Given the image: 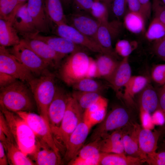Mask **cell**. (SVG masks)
I'll return each instance as SVG.
<instances>
[{
	"mask_svg": "<svg viewBox=\"0 0 165 165\" xmlns=\"http://www.w3.org/2000/svg\"><path fill=\"white\" fill-rule=\"evenodd\" d=\"M106 4H107L109 6H110V5L112 2L113 1V0H100Z\"/></svg>",
	"mask_w": 165,
	"mask_h": 165,
	"instance_id": "55",
	"label": "cell"
},
{
	"mask_svg": "<svg viewBox=\"0 0 165 165\" xmlns=\"http://www.w3.org/2000/svg\"><path fill=\"white\" fill-rule=\"evenodd\" d=\"M146 21L142 14L129 11L124 16L123 23L129 31L134 34H138L144 31Z\"/></svg>",
	"mask_w": 165,
	"mask_h": 165,
	"instance_id": "32",
	"label": "cell"
},
{
	"mask_svg": "<svg viewBox=\"0 0 165 165\" xmlns=\"http://www.w3.org/2000/svg\"><path fill=\"white\" fill-rule=\"evenodd\" d=\"M128 57H124L119 62L114 73L107 81L117 93L121 88L124 87L132 76Z\"/></svg>",
	"mask_w": 165,
	"mask_h": 165,
	"instance_id": "21",
	"label": "cell"
},
{
	"mask_svg": "<svg viewBox=\"0 0 165 165\" xmlns=\"http://www.w3.org/2000/svg\"><path fill=\"white\" fill-rule=\"evenodd\" d=\"M71 95L84 110L93 105L108 102L106 98L97 92L74 90Z\"/></svg>",
	"mask_w": 165,
	"mask_h": 165,
	"instance_id": "31",
	"label": "cell"
},
{
	"mask_svg": "<svg viewBox=\"0 0 165 165\" xmlns=\"http://www.w3.org/2000/svg\"><path fill=\"white\" fill-rule=\"evenodd\" d=\"M140 117L143 128L151 130L153 128L154 124L150 113L140 109Z\"/></svg>",
	"mask_w": 165,
	"mask_h": 165,
	"instance_id": "47",
	"label": "cell"
},
{
	"mask_svg": "<svg viewBox=\"0 0 165 165\" xmlns=\"http://www.w3.org/2000/svg\"><path fill=\"white\" fill-rule=\"evenodd\" d=\"M2 143L6 152L8 163L9 165H35L28 156L25 154L18 148L15 143L9 142Z\"/></svg>",
	"mask_w": 165,
	"mask_h": 165,
	"instance_id": "28",
	"label": "cell"
},
{
	"mask_svg": "<svg viewBox=\"0 0 165 165\" xmlns=\"http://www.w3.org/2000/svg\"><path fill=\"white\" fill-rule=\"evenodd\" d=\"M160 135L157 131L140 128L138 134L139 148L141 158L145 162L147 155L156 152Z\"/></svg>",
	"mask_w": 165,
	"mask_h": 165,
	"instance_id": "20",
	"label": "cell"
},
{
	"mask_svg": "<svg viewBox=\"0 0 165 165\" xmlns=\"http://www.w3.org/2000/svg\"><path fill=\"white\" fill-rule=\"evenodd\" d=\"M145 162L151 165H165V151L155 152L148 154Z\"/></svg>",
	"mask_w": 165,
	"mask_h": 165,
	"instance_id": "45",
	"label": "cell"
},
{
	"mask_svg": "<svg viewBox=\"0 0 165 165\" xmlns=\"http://www.w3.org/2000/svg\"><path fill=\"white\" fill-rule=\"evenodd\" d=\"M0 72L16 79L28 82L34 77L32 73L6 47L0 46Z\"/></svg>",
	"mask_w": 165,
	"mask_h": 165,
	"instance_id": "8",
	"label": "cell"
},
{
	"mask_svg": "<svg viewBox=\"0 0 165 165\" xmlns=\"http://www.w3.org/2000/svg\"><path fill=\"white\" fill-rule=\"evenodd\" d=\"M44 9L50 24H67L66 16L61 0H43Z\"/></svg>",
	"mask_w": 165,
	"mask_h": 165,
	"instance_id": "24",
	"label": "cell"
},
{
	"mask_svg": "<svg viewBox=\"0 0 165 165\" xmlns=\"http://www.w3.org/2000/svg\"><path fill=\"white\" fill-rule=\"evenodd\" d=\"M144 162L140 157L125 154L101 152L99 165H140Z\"/></svg>",
	"mask_w": 165,
	"mask_h": 165,
	"instance_id": "22",
	"label": "cell"
},
{
	"mask_svg": "<svg viewBox=\"0 0 165 165\" xmlns=\"http://www.w3.org/2000/svg\"><path fill=\"white\" fill-rule=\"evenodd\" d=\"M145 35L148 40L154 42L163 38L165 37V24L154 18Z\"/></svg>",
	"mask_w": 165,
	"mask_h": 165,
	"instance_id": "35",
	"label": "cell"
},
{
	"mask_svg": "<svg viewBox=\"0 0 165 165\" xmlns=\"http://www.w3.org/2000/svg\"><path fill=\"white\" fill-rule=\"evenodd\" d=\"M141 92L140 109L150 114L160 109L158 93L152 86L148 84Z\"/></svg>",
	"mask_w": 165,
	"mask_h": 165,
	"instance_id": "27",
	"label": "cell"
},
{
	"mask_svg": "<svg viewBox=\"0 0 165 165\" xmlns=\"http://www.w3.org/2000/svg\"><path fill=\"white\" fill-rule=\"evenodd\" d=\"M21 40L49 65H58L65 56L41 40L30 38H23Z\"/></svg>",
	"mask_w": 165,
	"mask_h": 165,
	"instance_id": "15",
	"label": "cell"
},
{
	"mask_svg": "<svg viewBox=\"0 0 165 165\" xmlns=\"http://www.w3.org/2000/svg\"><path fill=\"white\" fill-rule=\"evenodd\" d=\"M153 50L158 57L165 61V37L154 42Z\"/></svg>",
	"mask_w": 165,
	"mask_h": 165,
	"instance_id": "46",
	"label": "cell"
},
{
	"mask_svg": "<svg viewBox=\"0 0 165 165\" xmlns=\"http://www.w3.org/2000/svg\"><path fill=\"white\" fill-rule=\"evenodd\" d=\"M9 164L6 152L3 143L0 142V165Z\"/></svg>",
	"mask_w": 165,
	"mask_h": 165,
	"instance_id": "53",
	"label": "cell"
},
{
	"mask_svg": "<svg viewBox=\"0 0 165 165\" xmlns=\"http://www.w3.org/2000/svg\"><path fill=\"white\" fill-rule=\"evenodd\" d=\"M0 106V111L5 117L16 145L25 154L30 155L36 148V137L34 133L17 113Z\"/></svg>",
	"mask_w": 165,
	"mask_h": 165,
	"instance_id": "2",
	"label": "cell"
},
{
	"mask_svg": "<svg viewBox=\"0 0 165 165\" xmlns=\"http://www.w3.org/2000/svg\"><path fill=\"white\" fill-rule=\"evenodd\" d=\"M109 6L100 0H94L90 14L100 23L108 21Z\"/></svg>",
	"mask_w": 165,
	"mask_h": 165,
	"instance_id": "37",
	"label": "cell"
},
{
	"mask_svg": "<svg viewBox=\"0 0 165 165\" xmlns=\"http://www.w3.org/2000/svg\"><path fill=\"white\" fill-rule=\"evenodd\" d=\"M160 109L165 118V85L159 90L158 93Z\"/></svg>",
	"mask_w": 165,
	"mask_h": 165,
	"instance_id": "52",
	"label": "cell"
},
{
	"mask_svg": "<svg viewBox=\"0 0 165 165\" xmlns=\"http://www.w3.org/2000/svg\"><path fill=\"white\" fill-rule=\"evenodd\" d=\"M75 90L100 93L104 88V86L94 78L86 77L75 83L72 86Z\"/></svg>",
	"mask_w": 165,
	"mask_h": 165,
	"instance_id": "33",
	"label": "cell"
},
{
	"mask_svg": "<svg viewBox=\"0 0 165 165\" xmlns=\"http://www.w3.org/2000/svg\"><path fill=\"white\" fill-rule=\"evenodd\" d=\"M64 7L68 8L71 4L72 0H61Z\"/></svg>",
	"mask_w": 165,
	"mask_h": 165,
	"instance_id": "54",
	"label": "cell"
},
{
	"mask_svg": "<svg viewBox=\"0 0 165 165\" xmlns=\"http://www.w3.org/2000/svg\"><path fill=\"white\" fill-rule=\"evenodd\" d=\"M21 81L16 80L0 88V106L15 113L31 112L34 108L31 90Z\"/></svg>",
	"mask_w": 165,
	"mask_h": 165,
	"instance_id": "1",
	"label": "cell"
},
{
	"mask_svg": "<svg viewBox=\"0 0 165 165\" xmlns=\"http://www.w3.org/2000/svg\"><path fill=\"white\" fill-rule=\"evenodd\" d=\"M100 150L101 152L125 154L122 138L108 143H103L100 141Z\"/></svg>",
	"mask_w": 165,
	"mask_h": 165,
	"instance_id": "39",
	"label": "cell"
},
{
	"mask_svg": "<svg viewBox=\"0 0 165 165\" xmlns=\"http://www.w3.org/2000/svg\"><path fill=\"white\" fill-rule=\"evenodd\" d=\"M28 0H17L18 3L20 5H22L25 3H26V2Z\"/></svg>",
	"mask_w": 165,
	"mask_h": 165,
	"instance_id": "56",
	"label": "cell"
},
{
	"mask_svg": "<svg viewBox=\"0 0 165 165\" xmlns=\"http://www.w3.org/2000/svg\"><path fill=\"white\" fill-rule=\"evenodd\" d=\"M0 140L2 143H15L7 123L2 112H0Z\"/></svg>",
	"mask_w": 165,
	"mask_h": 165,
	"instance_id": "40",
	"label": "cell"
},
{
	"mask_svg": "<svg viewBox=\"0 0 165 165\" xmlns=\"http://www.w3.org/2000/svg\"><path fill=\"white\" fill-rule=\"evenodd\" d=\"M91 127L83 120L70 135L66 143L64 159L69 162L75 158L82 147Z\"/></svg>",
	"mask_w": 165,
	"mask_h": 165,
	"instance_id": "14",
	"label": "cell"
},
{
	"mask_svg": "<svg viewBox=\"0 0 165 165\" xmlns=\"http://www.w3.org/2000/svg\"><path fill=\"white\" fill-rule=\"evenodd\" d=\"M16 80L11 75L0 72V88L6 86Z\"/></svg>",
	"mask_w": 165,
	"mask_h": 165,
	"instance_id": "50",
	"label": "cell"
},
{
	"mask_svg": "<svg viewBox=\"0 0 165 165\" xmlns=\"http://www.w3.org/2000/svg\"><path fill=\"white\" fill-rule=\"evenodd\" d=\"M55 26L53 31L57 35L68 39L94 53L105 54L96 42L68 24L64 23Z\"/></svg>",
	"mask_w": 165,
	"mask_h": 165,
	"instance_id": "10",
	"label": "cell"
},
{
	"mask_svg": "<svg viewBox=\"0 0 165 165\" xmlns=\"http://www.w3.org/2000/svg\"><path fill=\"white\" fill-rule=\"evenodd\" d=\"M85 13L75 12L66 16L67 24L96 42V34L100 23L90 14Z\"/></svg>",
	"mask_w": 165,
	"mask_h": 165,
	"instance_id": "12",
	"label": "cell"
},
{
	"mask_svg": "<svg viewBox=\"0 0 165 165\" xmlns=\"http://www.w3.org/2000/svg\"><path fill=\"white\" fill-rule=\"evenodd\" d=\"M110 6L114 15L118 18L125 15L128 6L127 0H113Z\"/></svg>",
	"mask_w": 165,
	"mask_h": 165,
	"instance_id": "42",
	"label": "cell"
},
{
	"mask_svg": "<svg viewBox=\"0 0 165 165\" xmlns=\"http://www.w3.org/2000/svg\"><path fill=\"white\" fill-rule=\"evenodd\" d=\"M148 85V80L145 76H132L124 86L122 98L125 102L131 106L134 105V100L135 95L141 92Z\"/></svg>",
	"mask_w": 165,
	"mask_h": 165,
	"instance_id": "23",
	"label": "cell"
},
{
	"mask_svg": "<svg viewBox=\"0 0 165 165\" xmlns=\"http://www.w3.org/2000/svg\"><path fill=\"white\" fill-rule=\"evenodd\" d=\"M28 83L39 114L49 124L48 109L54 96L57 88L54 75L46 72L39 77L34 78Z\"/></svg>",
	"mask_w": 165,
	"mask_h": 165,
	"instance_id": "3",
	"label": "cell"
},
{
	"mask_svg": "<svg viewBox=\"0 0 165 165\" xmlns=\"http://www.w3.org/2000/svg\"><path fill=\"white\" fill-rule=\"evenodd\" d=\"M41 40L50 46L57 52L66 56L79 51H84V48L70 40L60 36H44L35 35L29 38Z\"/></svg>",
	"mask_w": 165,
	"mask_h": 165,
	"instance_id": "17",
	"label": "cell"
},
{
	"mask_svg": "<svg viewBox=\"0 0 165 165\" xmlns=\"http://www.w3.org/2000/svg\"><path fill=\"white\" fill-rule=\"evenodd\" d=\"M71 96L62 88L57 87L55 95L48 110V118L51 129L58 127L60 126Z\"/></svg>",
	"mask_w": 165,
	"mask_h": 165,
	"instance_id": "13",
	"label": "cell"
},
{
	"mask_svg": "<svg viewBox=\"0 0 165 165\" xmlns=\"http://www.w3.org/2000/svg\"><path fill=\"white\" fill-rule=\"evenodd\" d=\"M68 164L70 165H99V160L82 158L76 156Z\"/></svg>",
	"mask_w": 165,
	"mask_h": 165,
	"instance_id": "48",
	"label": "cell"
},
{
	"mask_svg": "<svg viewBox=\"0 0 165 165\" xmlns=\"http://www.w3.org/2000/svg\"><path fill=\"white\" fill-rule=\"evenodd\" d=\"M151 76L153 80L156 83L165 85V64L156 65L152 71Z\"/></svg>",
	"mask_w": 165,
	"mask_h": 165,
	"instance_id": "43",
	"label": "cell"
},
{
	"mask_svg": "<svg viewBox=\"0 0 165 165\" xmlns=\"http://www.w3.org/2000/svg\"><path fill=\"white\" fill-rule=\"evenodd\" d=\"M139 1L142 13L146 20L151 16L152 3L150 0H139Z\"/></svg>",
	"mask_w": 165,
	"mask_h": 165,
	"instance_id": "49",
	"label": "cell"
},
{
	"mask_svg": "<svg viewBox=\"0 0 165 165\" xmlns=\"http://www.w3.org/2000/svg\"><path fill=\"white\" fill-rule=\"evenodd\" d=\"M27 4L28 11L37 31L39 33H50L51 24L44 9L43 0H28Z\"/></svg>",
	"mask_w": 165,
	"mask_h": 165,
	"instance_id": "19",
	"label": "cell"
},
{
	"mask_svg": "<svg viewBox=\"0 0 165 165\" xmlns=\"http://www.w3.org/2000/svg\"><path fill=\"white\" fill-rule=\"evenodd\" d=\"M122 23L119 20L100 23L96 35V41L104 51L105 54L116 58L117 54L113 48L112 42L119 34Z\"/></svg>",
	"mask_w": 165,
	"mask_h": 165,
	"instance_id": "11",
	"label": "cell"
},
{
	"mask_svg": "<svg viewBox=\"0 0 165 165\" xmlns=\"http://www.w3.org/2000/svg\"><path fill=\"white\" fill-rule=\"evenodd\" d=\"M12 24L18 32L23 38H29L39 33L28 11L27 2L20 7Z\"/></svg>",
	"mask_w": 165,
	"mask_h": 165,
	"instance_id": "18",
	"label": "cell"
},
{
	"mask_svg": "<svg viewBox=\"0 0 165 165\" xmlns=\"http://www.w3.org/2000/svg\"><path fill=\"white\" fill-rule=\"evenodd\" d=\"M101 139L91 141L89 144L82 147L79 152L77 156L88 159L99 160L101 152L100 150Z\"/></svg>",
	"mask_w": 165,
	"mask_h": 165,
	"instance_id": "36",
	"label": "cell"
},
{
	"mask_svg": "<svg viewBox=\"0 0 165 165\" xmlns=\"http://www.w3.org/2000/svg\"><path fill=\"white\" fill-rule=\"evenodd\" d=\"M108 102L93 105L84 110L83 121L91 127L99 124L106 115Z\"/></svg>",
	"mask_w": 165,
	"mask_h": 165,
	"instance_id": "30",
	"label": "cell"
},
{
	"mask_svg": "<svg viewBox=\"0 0 165 165\" xmlns=\"http://www.w3.org/2000/svg\"><path fill=\"white\" fill-rule=\"evenodd\" d=\"M21 6L17 0H0V19L12 23Z\"/></svg>",
	"mask_w": 165,
	"mask_h": 165,
	"instance_id": "34",
	"label": "cell"
},
{
	"mask_svg": "<svg viewBox=\"0 0 165 165\" xmlns=\"http://www.w3.org/2000/svg\"><path fill=\"white\" fill-rule=\"evenodd\" d=\"M127 0L129 11L140 13L144 16L141 10L139 0Z\"/></svg>",
	"mask_w": 165,
	"mask_h": 165,
	"instance_id": "51",
	"label": "cell"
},
{
	"mask_svg": "<svg viewBox=\"0 0 165 165\" xmlns=\"http://www.w3.org/2000/svg\"><path fill=\"white\" fill-rule=\"evenodd\" d=\"M16 113L27 123L36 138L44 141L60 155V151L56 144L49 124L42 116L31 112Z\"/></svg>",
	"mask_w": 165,
	"mask_h": 165,
	"instance_id": "7",
	"label": "cell"
},
{
	"mask_svg": "<svg viewBox=\"0 0 165 165\" xmlns=\"http://www.w3.org/2000/svg\"><path fill=\"white\" fill-rule=\"evenodd\" d=\"M140 128L138 125L134 124L129 130L126 132L123 130L122 139L125 153L141 158L138 141Z\"/></svg>",
	"mask_w": 165,
	"mask_h": 165,
	"instance_id": "26",
	"label": "cell"
},
{
	"mask_svg": "<svg viewBox=\"0 0 165 165\" xmlns=\"http://www.w3.org/2000/svg\"><path fill=\"white\" fill-rule=\"evenodd\" d=\"M9 51L32 73L43 74L49 65L21 40L18 44L13 46Z\"/></svg>",
	"mask_w": 165,
	"mask_h": 165,
	"instance_id": "9",
	"label": "cell"
},
{
	"mask_svg": "<svg viewBox=\"0 0 165 165\" xmlns=\"http://www.w3.org/2000/svg\"><path fill=\"white\" fill-rule=\"evenodd\" d=\"M130 119L129 113L124 108L120 106L114 108L94 129L90 136L91 141L103 139L109 132L124 127Z\"/></svg>",
	"mask_w": 165,
	"mask_h": 165,
	"instance_id": "6",
	"label": "cell"
},
{
	"mask_svg": "<svg viewBox=\"0 0 165 165\" xmlns=\"http://www.w3.org/2000/svg\"><path fill=\"white\" fill-rule=\"evenodd\" d=\"M29 156L35 165H56L62 163L60 155L44 141L37 138L35 150Z\"/></svg>",
	"mask_w": 165,
	"mask_h": 165,
	"instance_id": "16",
	"label": "cell"
},
{
	"mask_svg": "<svg viewBox=\"0 0 165 165\" xmlns=\"http://www.w3.org/2000/svg\"><path fill=\"white\" fill-rule=\"evenodd\" d=\"M18 33L12 23L0 19V46L6 47L18 44L20 40Z\"/></svg>",
	"mask_w": 165,
	"mask_h": 165,
	"instance_id": "29",
	"label": "cell"
},
{
	"mask_svg": "<svg viewBox=\"0 0 165 165\" xmlns=\"http://www.w3.org/2000/svg\"><path fill=\"white\" fill-rule=\"evenodd\" d=\"M137 46V43L136 41L119 40L116 43L114 50L117 54L124 58L129 57Z\"/></svg>",
	"mask_w": 165,
	"mask_h": 165,
	"instance_id": "38",
	"label": "cell"
},
{
	"mask_svg": "<svg viewBox=\"0 0 165 165\" xmlns=\"http://www.w3.org/2000/svg\"></svg>",
	"mask_w": 165,
	"mask_h": 165,
	"instance_id": "58",
	"label": "cell"
},
{
	"mask_svg": "<svg viewBox=\"0 0 165 165\" xmlns=\"http://www.w3.org/2000/svg\"><path fill=\"white\" fill-rule=\"evenodd\" d=\"M84 111L71 95L60 126L51 129L56 144L59 150L61 149V150L65 151L69 137L83 120Z\"/></svg>",
	"mask_w": 165,
	"mask_h": 165,
	"instance_id": "4",
	"label": "cell"
},
{
	"mask_svg": "<svg viewBox=\"0 0 165 165\" xmlns=\"http://www.w3.org/2000/svg\"><path fill=\"white\" fill-rule=\"evenodd\" d=\"M116 58L105 54H99L95 60L97 78H103L107 81L112 76L119 63Z\"/></svg>",
	"mask_w": 165,
	"mask_h": 165,
	"instance_id": "25",
	"label": "cell"
},
{
	"mask_svg": "<svg viewBox=\"0 0 165 165\" xmlns=\"http://www.w3.org/2000/svg\"><path fill=\"white\" fill-rule=\"evenodd\" d=\"M163 3L165 5V0H161Z\"/></svg>",
	"mask_w": 165,
	"mask_h": 165,
	"instance_id": "57",
	"label": "cell"
},
{
	"mask_svg": "<svg viewBox=\"0 0 165 165\" xmlns=\"http://www.w3.org/2000/svg\"><path fill=\"white\" fill-rule=\"evenodd\" d=\"M94 0H72L71 4L75 12L90 13Z\"/></svg>",
	"mask_w": 165,
	"mask_h": 165,
	"instance_id": "44",
	"label": "cell"
},
{
	"mask_svg": "<svg viewBox=\"0 0 165 165\" xmlns=\"http://www.w3.org/2000/svg\"><path fill=\"white\" fill-rule=\"evenodd\" d=\"M92 59L84 51L69 54L60 68V78L67 85L72 86L79 80L87 77Z\"/></svg>",
	"mask_w": 165,
	"mask_h": 165,
	"instance_id": "5",
	"label": "cell"
},
{
	"mask_svg": "<svg viewBox=\"0 0 165 165\" xmlns=\"http://www.w3.org/2000/svg\"><path fill=\"white\" fill-rule=\"evenodd\" d=\"M152 10L154 18L165 24V5L161 0H152Z\"/></svg>",
	"mask_w": 165,
	"mask_h": 165,
	"instance_id": "41",
	"label": "cell"
}]
</instances>
